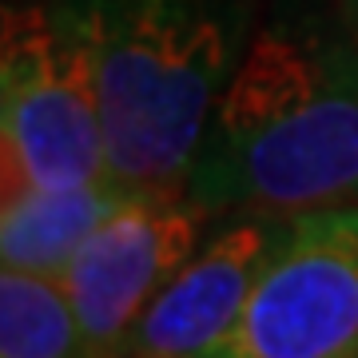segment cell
Here are the masks:
<instances>
[{
  "label": "cell",
  "mask_w": 358,
  "mask_h": 358,
  "mask_svg": "<svg viewBox=\"0 0 358 358\" xmlns=\"http://www.w3.org/2000/svg\"><path fill=\"white\" fill-rule=\"evenodd\" d=\"M183 195L207 219L358 203V52L259 32L207 120Z\"/></svg>",
  "instance_id": "1"
},
{
  "label": "cell",
  "mask_w": 358,
  "mask_h": 358,
  "mask_svg": "<svg viewBox=\"0 0 358 358\" xmlns=\"http://www.w3.org/2000/svg\"><path fill=\"white\" fill-rule=\"evenodd\" d=\"M88 13L108 176L131 195H183L195 152L239 68L223 0H80Z\"/></svg>",
  "instance_id": "2"
},
{
  "label": "cell",
  "mask_w": 358,
  "mask_h": 358,
  "mask_svg": "<svg viewBox=\"0 0 358 358\" xmlns=\"http://www.w3.org/2000/svg\"><path fill=\"white\" fill-rule=\"evenodd\" d=\"M0 96L4 187L108 179L100 64L80 0L4 8Z\"/></svg>",
  "instance_id": "3"
},
{
  "label": "cell",
  "mask_w": 358,
  "mask_h": 358,
  "mask_svg": "<svg viewBox=\"0 0 358 358\" xmlns=\"http://www.w3.org/2000/svg\"><path fill=\"white\" fill-rule=\"evenodd\" d=\"M203 358H358V203L294 215Z\"/></svg>",
  "instance_id": "4"
},
{
  "label": "cell",
  "mask_w": 358,
  "mask_h": 358,
  "mask_svg": "<svg viewBox=\"0 0 358 358\" xmlns=\"http://www.w3.org/2000/svg\"><path fill=\"white\" fill-rule=\"evenodd\" d=\"M203 219L187 195H131L76 251L56 282L96 358H120L152 299L199 251Z\"/></svg>",
  "instance_id": "5"
},
{
  "label": "cell",
  "mask_w": 358,
  "mask_h": 358,
  "mask_svg": "<svg viewBox=\"0 0 358 358\" xmlns=\"http://www.w3.org/2000/svg\"><path fill=\"white\" fill-rule=\"evenodd\" d=\"M291 219L235 215L152 299L120 358H203L243 315Z\"/></svg>",
  "instance_id": "6"
},
{
  "label": "cell",
  "mask_w": 358,
  "mask_h": 358,
  "mask_svg": "<svg viewBox=\"0 0 358 358\" xmlns=\"http://www.w3.org/2000/svg\"><path fill=\"white\" fill-rule=\"evenodd\" d=\"M131 199L112 176L80 187H4L0 255L4 267L60 279L76 251Z\"/></svg>",
  "instance_id": "7"
},
{
  "label": "cell",
  "mask_w": 358,
  "mask_h": 358,
  "mask_svg": "<svg viewBox=\"0 0 358 358\" xmlns=\"http://www.w3.org/2000/svg\"><path fill=\"white\" fill-rule=\"evenodd\" d=\"M0 358H96L56 279L4 267L0 275Z\"/></svg>",
  "instance_id": "8"
}]
</instances>
